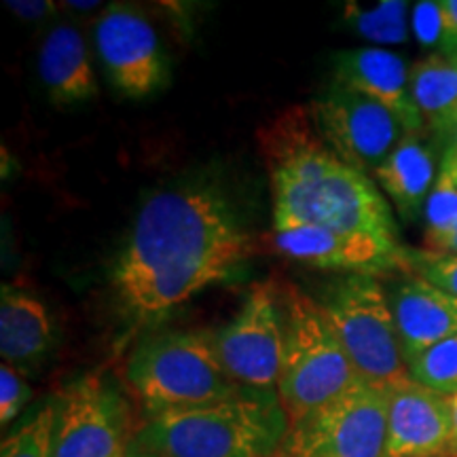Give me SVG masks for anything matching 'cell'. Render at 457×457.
<instances>
[{"mask_svg": "<svg viewBox=\"0 0 457 457\" xmlns=\"http://www.w3.org/2000/svg\"><path fill=\"white\" fill-rule=\"evenodd\" d=\"M254 253L248 231L212 187H176L140 205L111 270V288L128 322L146 327L225 282Z\"/></svg>", "mask_w": 457, "mask_h": 457, "instance_id": "6da1fadb", "label": "cell"}, {"mask_svg": "<svg viewBox=\"0 0 457 457\" xmlns=\"http://www.w3.org/2000/svg\"><path fill=\"white\" fill-rule=\"evenodd\" d=\"M256 142L270 174L273 227H330L398 244L387 199L370 176L347 165L320 134L305 106L261 125Z\"/></svg>", "mask_w": 457, "mask_h": 457, "instance_id": "7a4b0ae2", "label": "cell"}, {"mask_svg": "<svg viewBox=\"0 0 457 457\" xmlns=\"http://www.w3.org/2000/svg\"><path fill=\"white\" fill-rule=\"evenodd\" d=\"M288 430L278 394L245 390L219 403L145 415L128 449L145 457H271Z\"/></svg>", "mask_w": 457, "mask_h": 457, "instance_id": "3957f363", "label": "cell"}, {"mask_svg": "<svg viewBox=\"0 0 457 457\" xmlns=\"http://www.w3.org/2000/svg\"><path fill=\"white\" fill-rule=\"evenodd\" d=\"M125 381L145 415L219 403L245 392L216 356L210 333H155L134 347Z\"/></svg>", "mask_w": 457, "mask_h": 457, "instance_id": "277c9868", "label": "cell"}, {"mask_svg": "<svg viewBox=\"0 0 457 457\" xmlns=\"http://www.w3.org/2000/svg\"><path fill=\"white\" fill-rule=\"evenodd\" d=\"M282 293L286 345L278 398L290 421H296L362 379L324 318L318 299L296 286H286Z\"/></svg>", "mask_w": 457, "mask_h": 457, "instance_id": "5b68a950", "label": "cell"}, {"mask_svg": "<svg viewBox=\"0 0 457 457\" xmlns=\"http://www.w3.org/2000/svg\"><path fill=\"white\" fill-rule=\"evenodd\" d=\"M318 303L364 384L392 390L409 379L390 299L379 279L343 276Z\"/></svg>", "mask_w": 457, "mask_h": 457, "instance_id": "8992f818", "label": "cell"}, {"mask_svg": "<svg viewBox=\"0 0 457 457\" xmlns=\"http://www.w3.org/2000/svg\"><path fill=\"white\" fill-rule=\"evenodd\" d=\"M210 337L222 369L237 386L278 394L286 345V313L284 293H279L276 284H254L237 316Z\"/></svg>", "mask_w": 457, "mask_h": 457, "instance_id": "52a82bcc", "label": "cell"}, {"mask_svg": "<svg viewBox=\"0 0 457 457\" xmlns=\"http://www.w3.org/2000/svg\"><path fill=\"white\" fill-rule=\"evenodd\" d=\"M387 390L360 381L290 421L284 447L301 457H386Z\"/></svg>", "mask_w": 457, "mask_h": 457, "instance_id": "ba28073f", "label": "cell"}, {"mask_svg": "<svg viewBox=\"0 0 457 457\" xmlns=\"http://www.w3.org/2000/svg\"><path fill=\"white\" fill-rule=\"evenodd\" d=\"M51 457H123L129 447V404L117 386L85 375L54 400Z\"/></svg>", "mask_w": 457, "mask_h": 457, "instance_id": "9c48e42d", "label": "cell"}, {"mask_svg": "<svg viewBox=\"0 0 457 457\" xmlns=\"http://www.w3.org/2000/svg\"><path fill=\"white\" fill-rule=\"evenodd\" d=\"M310 111L327 145L367 176L407 134L390 111L335 81L312 102Z\"/></svg>", "mask_w": 457, "mask_h": 457, "instance_id": "30bf717a", "label": "cell"}, {"mask_svg": "<svg viewBox=\"0 0 457 457\" xmlns=\"http://www.w3.org/2000/svg\"><path fill=\"white\" fill-rule=\"evenodd\" d=\"M94 45L108 83L125 98H146L168 81L162 38L138 9L128 4L102 9L94 21Z\"/></svg>", "mask_w": 457, "mask_h": 457, "instance_id": "8fae6325", "label": "cell"}, {"mask_svg": "<svg viewBox=\"0 0 457 457\" xmlns=\"http://www.w3.org/2000/svg\"><path fill=\"white\" fill-rule=\"evenodd\" d=\"M267 250L293 259L313 270L337 271L345 276H373L407 270V250L400 244L360 231L330 227L271 228L262 237Z\"/></svg>", "mask_w": 457, "mask_h": 457, "instance_id": "7c38bea8", "label": "cell"}, {"mask_svg": "<svg viewBox=\"0 0 457 457\" xmlns=\"http://www.w3.org/2000/svg\"><path fill=\"white\" fill-rule=\"evenodd\" d=\"M449 438V396L411 377L387 390L386 457H445Z\"/></svg>", "mask_w": 457, "mask_h": 457, "instance_id": "4fadbf2b", "label": "cell"}, {"mask_svg": "<svg viewBox=\"0 0 457 457\" xmlns=\"http://www.w3.org/2000/svg\"><path fill=\"white\" fill-rule=\"evenodd\" d=\"M333 66L335 83L384 106L407 134L424 136L426 123L411 98L409 66L403 57L381 47H356L339 51Z\"/></svg>", "mask_w": 457, "mask_h": 457, "instance_id": "5bb4252c", "label": "cell"}, {"mask_svg": "<svg viewBox=\"0 0 457 457\" xmlns=\"http://www.w3.org/2000/svg\"><path fill=\"white\" fill-rule=\"evenodd\" d=\"M407 367L415 358L457 335V296L411 273L387 290Z\"/></svg>", "mask_w": 457, "mask_h": 457, "instance_id": "9a60e30c", "label": "cell"}, {"mask_svg": "<svg viewBox=\"0 0 457 457\" xmlns=\"http://www.w3.org/2000/svg\"><path fill=\"white\" fill-rule=\"evenodd\" d=\"M38 77L54 106H72L98 96V77L87 41L68 21L55 24L45 34L37 57Z\"/></svg>", "mask_w": 457, "mask_h": 457, "instance_id": "2e32d148", "label": "cell"}, {"mask_svg": "<svg viewBox=\"0 0 457 457\" xmlns=\"http://www.w3.org/2000/svg\"><path fill=\"white\" fill-rule=\"evenodd\" d=\"M54 322L41 299L13 284L0 290V356L20 369L41 364L54 350Z\"/></svg>", "mask_w": 457, "mask_h": 457, "instance_id": "e0dca14e", "label": "cell"}, {"mask_svg": "<svg viewBox=\"0 0 457 457\" xmlns=\"http://www.w3.org/2000/svg\"><path fill=\"white\" fill-rule=\"evenodd\" d=\"M438 168L436 151L424 136L404 134L370 179L386 193L400 219L415 220L426 210Z\"/></svg>", "mask_w": 457, "mask_h": 457, "instance_id": "ac0fdd59", "label": "cell"}, {"mask_svg": "<svg viewBox=\"0 0 457 457\" xmlns=\"http://www.w3.org/2000/svg\"><path fill=\"white\" fill-rule=\"evenodd\" d=\"M409 87L426 129L441 136L457 108V64L455 60L432 54L409 68Z\"/></svg>", "mask_w": 457, "mask_h": 457, "instance_id": "d6986e66", "label": "cell"}, {"mask_svg": "<svg viewBox=\"0 0 457 457\" xmlns=\"http://www.w3.org/2000/svg\"><path fill=\"white\" fill-rule=\"evenodd\" d=\"M407 3H396V0H384L375 7L347 3L343 7V21L367 41L396 45L407 41Z\"/></svg>", "mask_w": 457, "mask_h": 457, "instance_id": "ffe728a7", "label": "cell"}, {"mask_svg": "<svg viewBox=\"0 0 457 457\" xmlns=\"http://www.w3.org/2000/svg\"><path fill=\"white\" fill-rule=\"evenodd\" d=\"M409 377L417 384L451 396L457 392V335L449 337L409 364Z\"/></svg>", "mask_w": 457, "mask_h": 457, "instance_id": "44dd1931", "label": "cell"}, {"mask_svg": "<svg viewBox=\"0 0 457 457\" xmlns=\"http://www.w3.org/2000/svg\"><path fill=\"white\" fill-rule=\"evenodd\" d=\"M54 403L43 404L9 434L0 447V457H51L54 436Z\"/></svg>", "mask_w": 457, "mask_h": 457, "instance_id": "7402d4cb", "label": "cell"}, {"mask_svg": "<svg viewBox=\"0 0 457 457\" xmlns=\"http://www.w3.org/2000/svg\"><path fill=\"white\" fill-rule=\"evenodd\" d=\"M407 270L457 296V254L407 250Z\"/></svg>", "mask_w": 457, "mask_h": 457, "instance_id": "603a6c76", "label": "cell"}, {"mask_svg": "<svg viewBox=\"0 0 457 457\" xmlns=\"http://www.w3.org/2000/svg\"><path fill=\"white\" fill-rule=\"evenodd\" d=\"M426 231H441L457 220V182L447 170L438 168L430 197L426 204Z\"/></svg>", "mask_w": 457, "mask_h": 457, "instance_id": "cb8c5ba5", "label": "cell"}, {"mask_svg": "<svg viewBox=\"0 0 457 457\" xmlns=\"http://www.w3.org/2000/svg\"><path fill=\"white\" fill-rule=\"evenodd\" d=\"M30 398L32 387L28 384L26 373L3 362L0 367V424L3 428L13 424Z\"/></svg>", "mask_w": 457, "mask_h": 457, "instance_id": "d4e9b609", "label": "cell"}, {"mask_svg": "<svg viewBox=\"0 0 457 457\" xmlns=\"http://www.w3.org/2000/svg\"><path fill=\"white\" fill-rule=\"evenodd\" d=\"M413 24L417 38L424 45H436L441 41V9L436 3H420L413 11Z\"/></svg>", "mask_w": 457, "mask_h": 457, "instance_id": "484cf974", "label": "cell"}, {"mask_svg": "<svg viewBox=\"0 0 457 457\" xmlns=\"http://www.w3.org/2000/svg\"><path fill=\"white\" fill-rule=\"evenodd\" d=\"M441 9V41L438 54L455 57L457 55V0H438Z\"/></svg>", "mask_w": 457, "mask_h": 457, "instance_id": "4316f807", "label": "cell"}, {"mask_svg": "<svg viewBox=\"0 0 457 457\" xmlns=\"http://www.w3.org/2000/svg\"><path fill=\"white\" fill-rule=\"evenodd\" d=\"M4 7L21 21H32V24L49 20L57 13V3H51V0H7Z\"/></svg>", "mask_w": 457, "mask_h": 457, "instance_id": "83f0119b", "label": "cell"}, {"mask_svg": "<svg viewBox=\"0 0 457 457\" xmlns=\"http://www.w3.org/2000/svg\"><path fill=\"white\" fill-rule=\"evenodd\" d=\"M424 245L428 253L457 254V220L441 228V231H426Z\"/></svg>", "mask_w": 457, "mask_h": 457, "instance_id": "f1b7e54d", "label": "cell"}, {"mask_svg": "<svg viewBox=\"0 0 457 457\" xmlns=\"http://www.w3.org/2000/svg\"><path fill=\"white\" fill-rule=\"evenodd\" d=\"M443 142H445V148H443L441 165L449 171L451 176H453V180L457 182V128L451 129L443 138Z\"/></svg>", "mask_w": 457, "mask_h": 457, "instance_id": "f546056e", "label": "cell"}, {"mask_svg": "<svg viewBox=\"0 0 457 457\" xmlns=\"http://www.w3.org/2000/svg\"><path fill=\"white\" fill-rule=\"evenodd\" d=\"M449 417H451V438H449V455L457 457V392L449 396Z\"/></svg>", "mask_w": 457, "mask_h": 457, "instance_id": "4dcf8cb0", "label": "cell"}, {"mask_svg": "<svg viewBox=\"0 0 457 457\" xmlns=\"http://www.w3.org/2000/svg\"><path fill=\"white\" fill-rule=\"evenodd\" d=\"M62 7H68L72 11H81V13H89V11L100 9V3H74V0H68V3H62Z\"/></svg>", "mask_w": 457, "mask_h": 457, "instance_id": "1f68e13d", "label": "cell"}, {"mask_svg": "<svg viewBox=\"0 0 457 457\" xmlns=\"http://www.w3.org/2000/svg\"><path fill=\"white\" fill-rule=\"evenodd\" d=\"M455 128H457V108H455L453 117H451V121L447 123V128H445V129H443V134H441V136H438V138H441V140H443V138H445V136H447V134H449V131H451V129H455Z\"/></svg>", "mask_w": 457, "mask_h": 457, "instance_id": "d6a6232c", "label": "cell"}, {"mask_svg": "<svg viewBox=\"0 0 457 457\" xmlns=\"http://www.w3.org/2000/svg\"><path fill=\"white\" fill-rule=\"evenodd\" d=\"M271 457H301V455H296V453H293V451H288L286 447H282L278 451V453H273Z\"/></svg>", "mask_w": 457, "mask_h": 457, "instance_id": "836d02e7", "label": "cell"}, {"mask_svg": "<svg viewBox=\"0 0 457 457\" xmlns=\"http://www.w3.org/2000/svg\"><path fill=\"white\" fill-rule=\"evenodd\" d=\"M125 457H145V455H138V453H134V451H125Z\"/></svg>", "mask_w": 457, "mask_h": 457, "instance_id": "e575fe53", "label": "cell"}, {"mask_svg": "<svg viewBox=\"0 0 457 457\" xmlns=\"http://www.w3.org/2000/svg\"><path fill=\"white\" fill-rule=\"evenodd\" d=\"M451 60H455V64H457V55H455V57H451Z\"/></svg>", "mask_w": 457, "mask_h": 457, "instance_id": "d590c367", "label": "cell"}, {"mask_svg": "<svg viewBox=\"0 0 457 457\" xmlns=\"http://www.w3.org/2000/svg\"><path fill=\"white\" fill-rule=\"evenodd\" d=\"M445 457H451V455H445Z\"/></svg>", "mask_w": 457, "mask_h": 457, "instance_id": "8d00e7d4", "label": "cell"}, {"mask_svg": "<svg viewBox=\"0 0 457 457\" xmlns=\"http://www.w3.org/2000/svg\"><path fill=\"white\" fill-rule=\"evenodd\" d=\"M123 457H125V455H123Z\"/></svg>", "mask_w": 457, "mask_h": 457, "instance_id": "74e56055", "label": "cell"}]
</instances>
